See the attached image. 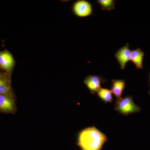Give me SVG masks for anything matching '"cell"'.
Returning <instances> with one entry per match:
<instances>
[{"label":"cell","mask_w":150,"mask_h":150,"mask_svg":"<svg viewBox=\"0 0 150 150\" xmlns=\"http://www.w3.org/2000/svg\"><path fill=\"white\" fill-rule=\"evenodd\" d=\"M108 141L105 134L95 126L87 127L79 132L77 145L81 150H101Z\"/></svg>","instance_id":"cell-1"},{"label":"cell","mask_w":150,"mask_h":150,"mask_svg":"<svg viewBox=\"0 0 150 150\" xmlns=\"http://www.w3.org/2000/svg\"><path fill=\"white\" fill-rule=\"evenodd\" d=\"M114 109L119 113L125 116L139 112L141 110V108L134 103L132 96H130L116 99Z\"/></svg>","instance_id":"cell-2"},{"label":"cell","mask_w":150,"mask_h":150,"mask_svg":"<svg viewBox=\"0 0 150 150\" xmlns=\"http://www.w3.org/2000/svg\"><path fill=\"white\" fill-rule=\"evenodd\" d=\"M15 64V60L10 51H0V69L11 75Z\"/></svg>","instance_id":"cell-3"},{"label":"cell","mask_w":150,"mask_h":150,"mask_svg":"<svg viewBox=\"0 0 150 150\" xmlns=\"http://www.w3.org/2000/svg\"><path fill=\"white\" fill-rule=\"evenodd\" d=\"M72 11L76 16L80 18L90 16L93 11L91 3L85 0H78L75 2L72 6Z\"/></svg>","instance_id":"cell-4"},{"label":"cell","mask_w":150,"mask_h":150,"mask_svg":"<svg viewBox=\"0 0 150 150\" xmlns=\"http://www.w3.org/2000/svg\"><path fill=\"white\" fill-rule=\"evenodd\" d=\"M11 75L3 71H0V95H5L16 98L12 88Z\"/></svg>","instance_id":"cell-5"},{"label":"cell","mask_w":150,"mask_h":150,"mask_svg":"<svg viewBox=\"0 0 150 150\" xmlns=\"http://www.w3.org/2000/svg\"><path fill=\"white\" fill-rule=\"evenodd\" d=\"M106 81L98 75H89L84 80L83 83L91 93L95 94L101 88V83Z\"/></svg>","instance_id":"cell-6"},{"label":"cell","mask_w":150,"mask_h":150,"mask_svg":"<svg viewBox=\"0 0 150 150\" xmlns=\"http://www.w3.org/2000/svg\"><path fill=\"white\" fill-rule=\"evenodd\" d=\"M15 99L8 96L0 95V112L15 113L16 111Z\"/></svg>","instance_id":"cell-7"},{"label":"cell","mask_w":150,"mask_h":150,"mask_svg":"<svg viewBox=\"0 0 150 150\" xmlns=\"http://www.w3.org/2000/svg\"><path fill=\"white\" fill-rule=\"evenodd\" d=\"M131 51L129 49V44L127 43L115 53V57L119 63L121 70L125 69L126 64L130 61Z\"/></svg>","instance_id":"cell-8"},{"label":"cell","mask_w":150,"mask_h":150,"mask_svg":"<svg viewBox=\"0 0 150 150\" xmlns=\"http://www.w3.org/2000/svg\"><path fill=\"white\" fill-rule=\"evenodd\" d=\"M111 86V92L117 99L121 98L125 89L126 82L123 79H112Z\"/></svg>","instance_id":"cell-9"},{"label":"cell","mask_w":150,"mask_h":150,"mask_svg":"<svg viewBox=\"0 0 150 150\" xmlns=\"http://www.w3.org/2000/svg\"><path fill=\"white\" fill-rule=\"evenodd\" d=\"M144 53L141 48H137L131 51L130 61L134 63L137 69H143Z\"/></svg>","instance_id":"cell-10"},{"label":"cell","mask_w":150,"mask_h":150,"mask_svg":"<svg viewBox=\"0 0 150 150\" xmlns=\"http://www.w3.org/2000/svg\"><path fill=\"white\" fill-rule=\"evenodd\" d=\"M97 93L100 99H101L105 103L112 102L113 100L112 93L110 90L101 88Z\"/></svg>","instance_id":"cell-11"},{"label":"cell","mask_w":150,"mask_h":150,"mask_svg":"<svg viewBox=\"0 0 150 150\" xmlns=\"http://www.w3.org/2000/svg\"><path fill=\"white\" fill-rule=\"evenodd\" d=\"M115 1L113 0H98L97 3L102 10L110 11L115 9Z\"/></svg>","instance_id":"cell-12"},{"label":"cell","mask_w":150,"mask_h":150,"mask_svg":"<svg viewBox=\"0 0 150 150\" xmlns=\"http://www.w3.org/2000/svg\"><path fill=\"white\" fill-rule=\"evenodd\" d=\"M149 94L150 95V91L149 92Z\"/></svg>","instance_id":"cell-13"},{"label":"cell","mask_w":150,"mask_h":150,"mask_svg":"<svg viewBox=\"0 0 150 150\" xmlns=\"http://www.w3.org/2000/svg\"></svg>","instance_id":"cell-14"}]
</instances>
